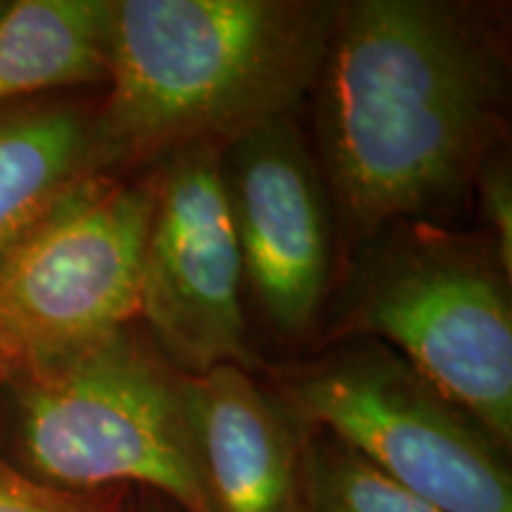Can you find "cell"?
Masks as SVG:
<instances>
[{
  "instance_id": "1",
  "label": "cell",
  "mask_w": 512,
  "mask_h": 512,
  "mask_svg": "<svg viewBox=\"0 0 512 512\" xmlns=\"http://www.w3.org/2000/svg\"><path fill=\"white\" fill-rule=\"evenodd\" d=\"M318 164L349 247L441 223L503 147L505 31L482 5L347 0L316 88Z\"/></svg>"
},
{
  "instance_id": "2",
  "label": "cell",
  "mask_w": 512,
  "mask_h": 512,
  "mask_svg": "<svg viewBox=\"0 0 512 512\" xmlns=\"http://www.w3.org/2000/svg\"><path fill=\"white\" fill-rule=\"evenodd\" d=\"M330 0H112L107 174L290 119L313 95Z\"/></svg>"
},
{
  "instance_id": "3",
  "label": "cell",
  "mask_w": 512,
  "mask_h": 512,
  "mask_svg": "<svg viewBox=\"0 0 512 512\" xmlns=\"http://www.w3.org/2000/svg\"><path fill=\"white\" fill-rule=\"evenodd\" d=\"M0 384V451L24 475L64 491L150 489L207 512L183 375L131 325Z\"/></svg>"
},
{
  "instance_id": "4",
  "label": "cell",
  "mask_w": 512,
  "mask_h": 512,
  "mask_svg": "<svg viewBox=\"0 0 512 512\" xmlns=\"http://www.w3.org/2000/svg\"><path fill=\"white\" fill-rule=\"evenodd\" d=\"M356 249L330 337L387 344L510 451V273L491 240L415 221Z\"/></svg>"
},
{
  "instance_id": "5",
  "label": "cell",
  "mask_w": 512,
  "mask_h": 512,
  "mask_svg": "<svg viewBox=\"0 0 512 512\" xmlns=\"http://www.w3.org/2000/svg\"><path fill=\"white\" fill-rule=\"evenodd\" d=\"M275 392L444 512H512L510 451L387 344L339 339Z\"/></svg>"
},
{
  "instance_id": "6",
  "label": "cell",
  "mask_w": 512,
  "mask_h": 512,
  "mask_svg": "<svg viewBox=\"0 0 512 512\" xmlns=\"http://www.w3.org/2000/svg\"><path fill=\"white\" fill-rule=\"evenodd\" d=\"M155 197V169L95 178L0 268V382L138 318Z\"/></svg>"
},
{
  "instance_id": "7",
  "label": "cell",
  "mask_w": 512,
  "mask_h": 512,
  "mask_svg": "<svg viewBox=\"0 0 512 512\" xmlns=\"http://www.w3.org/2000/svg\"><path fill=\"white\" fill-rule=\"evenodd\" d=\"M155 178L138 287L147 339L181 375L226 363L252 373L245 275L223 190L221 145L181 147L159 159Z\"/></svg>"
},
{
  "instance_id": "8",
  "label": "cell",
  "mask_w": 512,
  "mask_h": 512,
  "mask_svg": "<svg viewBox=\"0 0 512 512\" xmlns=\"http://www.w3.org/2000/svg\"><path fill=\"white\" fill-rule=\"evenodd\" d=\"M221 178L245 290L273 335L299 339L332 280V202L318 159L290 119L221 145Z\"/></svg>"
},
{
  "instance_id": "9",
  "label": "cell",
  "mask_w": 512,
  "mask_h": 512,
  "mask_svg": "<svg viewBox=\"0 0 512 512\" xmlns=\"http://www.w3.org/2000/svg\"><path fill=\"white\" fill-rule=\"evenodd\" d=\"M207 512H302L309 425L283 396L238 366L183 375Z\"/></svg>"
},
{
  "instance_id": "10",
  "label": "cell",
  "mask_w": 512,
  "mask_h": 512,
  "mask_svg": "<svg viewBox=\"0 0 512 512\" xmlns=\"http://www.w3.org/2000/svg\"><path fill=\"white\" fill-rule=\"evenodd\" d=\"M100 176L98 110L41 98L0 107V268Z\"/></svg>"
},
{
  "instance_id": "11",
  "label": "cell",
  "mask_w": 512,
  "mask_h": 512,
  "mask_svg": "<svg viewBox=\"0 0 512 512\" xmlns=\"http://www.w3.org/2000/svg\"><path fill=\"white\" fill-rule=\"evenodd\" d=\"M112 0H17L0 17V107L107 79Z\"/></svg>"
},
{
  "instance_id": "12",
  "label": "cell",
  "mask_w": 512,
  "mask_h": 512,
  "mask_svg": "<svg viewBox=\"0 0 512 512\" xmlns=\"http://www.w3.org/2000/svg\"><path fill=\"white\" fill-rule=\"evenodd\" d=\"M302 512H444L368 463L323 427H309Z\"/></svg>"
},
{
  "instance_id": "13",
  "label": "cell",
  "mask_w": 512,
  "mask_h": 512,
  "mask_svg": "<svg viewBox=\"0 0 512 512\" xmlns=\"http://www.w3.org/2000/svg\"><path fill=\"white\" fill-rule=\"evenodd\" d=\"M131 486L100 491H64L36 482L0 451V512H131Z\"/></svg>"
},
{
  "instance_id": "14",
  "label": "cell",
  "mask_w": 512,
  "mask_h": 512,
  "mask_svg": "<svg viewBox=\"0 0 512 512\" xmlns=\"http://www.w3.org/2000/svg\"><path fill=\"white\" fill-rule=\"evenodd\" d=\"M486 223V238L505 271L512 273V171L508 152L496 150L479 171L475 190Z\"/></svg>"
},
{
  "instance_id": "15",
  "label": "cell",
  "mask_w": 512,
  "mask_h": 512,
  "mask_svg": "<svg viewBox=\"0 0 512 512\" xmlns=\"http://www.w3.org/2000/svg\"><path fill=\"white\" fill-rule=\"evenodd\" d=\"M131 512H183L176 508L174 503L166 501L162 494L150 489H136L133 491V508Z\"/></svg>"
},
{
  "instance_id": "16",
  "label": "cell",
  "mask_w": 512,
  "mask_h": 512,
  "mask_svg": "<svg viewBox=\"0 0 512 512\" xmlns=\"http://www.w3.org/2000/svg\"><path fill=\"white\" fill-rule=\"evenodd\" d=\"M5 10H8V3H0V17H3Z\"/></svg>"
}]
</instances>
